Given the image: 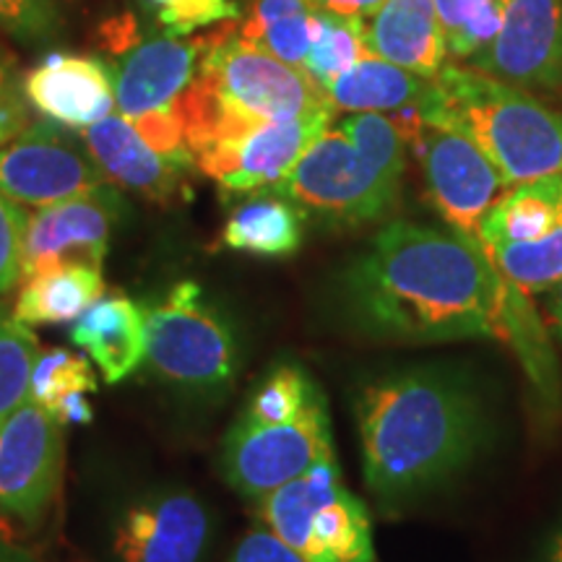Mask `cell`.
I'll return each mask as SVG.
<instances>
[{"mask_svg":"<svg viewBox=\"0 0 562 562\" xmlns=\"http://www.w3.org/2000/svg\"><path fill=\"white\" fill-rule=\"evenodd\" d=\"M362 474L383 510L435 495L480 459L492 419L480 383L453 364H412L357 396Z\"/></svg>","mask_w":562,"mask_h":562,"instance_id":"2","label":"cell"},{"mask_svg":"<svg viewBox=\"0 0 562 562\" xmlns=\"http://www.w3.org/2000/svg\"><path fill=\"white\" fill-rule=\"evenodd\" d=\"M157 21L167 37H188L220 21H240V9L232 0H170L157 9Z\"/></svg>","mask_w":562,"mask_h":562,"instance_id":"34","label":"cell"},{"mask_svg":"<svg viewBox=\"0 0 562 562\" xmlns=\"http://www.w3.org/2000/svg\"><path fill=\"white\" fill-rule=\"evenodd\" d=\"M547 323L552 326V331L562 339V279L552 290H547Z\"/></svg>","mask_w":562,"mask_h":562,"instance_id":"41","label":"cell"},{"mask_svg":"<svg viewBox=\"0 0 562 562\" xmlns=\"http://www.w3.org/2000/svg\"><path fill=\"white\" fill-rule=\"evenodd\" d=\"M26 214L19 203L0 195V294H9L24 281Z\"/></svg>","mask_w":562,"mask_h":562,"instance_id":"35","label":"cell"},{"mask_svg":"<svg viewBox=\"0 0 562 562\" xmlns=\"http://www.w3.org/2000/svg\"><path fill=\"white\" fill-rule=\"evenodd\" d=\"M66 425L26 398L0 425V513L37 524L50 508L63 476Z\"/></svg>","mask_w":562,"mask_h":562,"instance_id":"10","label":"cell"},{"mask_svg":"<svg viewBox=\"0 0 562 562\" xmlns=\"http://www.w3.org/2000/svg\"><path fill=\"white\" fill-rule=\"evenodd\" d=\"M313 9L318 11H331L341 13V16H357V19H370L385 0H311Z\"/></svg>","mask_w":562,"mask_h":562,"instance_id":"39","label":"cell"},{"mask_svg":"<svg viewBox=\"0 0 562 562\" xmlns=\"http://www.w3.org/2000/svg\"><path fill=\"white\" fill-rule=\"evenodd\" d=\"M484 252L513 286L526 294L547 292L562 279V222L539 240L492 243L484 245Z\"/></svg>","mask_w":562,"mask_h":562,"instance_id":"27","label":"cell"},{"mask_svg":"<svg viewBox=\"0 0 562 562\" xmlns=\"http://www.w3.org/2000/svg\"><path fill=\"white\" fill-rule=\"evenodd\" d=\"M503 334L521 355L524 368L537 385L547 404H558L560 381L558 364L547 341L544 326L531 305V294H526L503 279Z\"/></svg>","mask_w":562,"mask_h":562,"instance_id":"25","label":"cell"},{"mask_svg":"<svg viewBox=\"0 0 562 562\" xmlns=\"http://www.w3.org/2000/svg\"><path fill=\"white\" fill-rule=\"evenodd\" d=\"M351 323L375 341L427 347L503 334V277L472 237L389 222L344 273Z\"/></svg>","mask_w":562,"mask_h":562,"instance_id":"1","label":"cell"},{"mask_svg":"<svg viewBox=\"0 0 562 562\" xmlns=\"http://www.w3.org/2000/svg\"><path fill=\"white\" fill-rule=\"evenodd\" d=\"M271 188L305 214L347 227L381 222L402 191L339 128L315 138L297 165Z\"/></svg>","mask_w":562,"mask_h":562,"instance_id":"8","label":"cell"},{"mask_svg":"<svg viewBox=\"0 0 562 562\" xmlns=\"http://www.w3.org/2000/svg\"><path fill=\"white\" fill-rule=\"evenodd\" d=\"M89 157L112 186L125 188L154 203H170L186 188L193 165L167 157L136 131L121 112H110L100 123L81 131Z\"/></svg>","mask_w":562,"mask_h":562,"instance_id":"17","label":"cell"},{"mask_svg":"<svg viewBox=\"0 0 562 562\" xmlns=\"http://www.w3.org/2000/svg\"><path fill=\"white\" fill-rule=\"evenodd\" d=\"M97 389L100 383L87 357L63 347L40 349L32 368L30 398L45 406L47 412L58 409L63 398L74 393H94Z\"/></svg>","mask_w":562,"mask_h":562,"instance_id":"30","label":"cell"},{"mask_svg":"<svg viewBox=\"0 0 562 562\" xmlns=\"http://www.w3.org/2000/svg\"><path fill=\"white\" fill-rule=\"evenodd\" d=\"M0 562H32L24 552L13 550V547L0 542Z\"/></svg>","mask_w":562,"mask_h":562,"instance_id":"44","label":"cell"},{"mask_svg":"<svg viewBox=\"0 0 562 562\" xmlns=\"http://www.w3.org/2000/svg\"><path fill=\"white\" fill-rule=\"evenodd\" d=\"M0 100H21L16 76H13L9 60L3 55H0Z\"/></svg>","mask_w":562,"mask_h":562,"instance_id":"42","label":"cell"},{"mask_svg":"<svg viewBox=\"0 0 562 562\" xmlns=\"http://www.w3.org/2000/svg\"><path fill=\"white\" fill-rule=\"evenodd\" d=\"M149 3H151V5H157V9H161V5L170 3V0H149Z\"/></svg>","mask_w":562,"mask_h":562,"instance_id":"45","label":"cell"},{"mask_svg":"<svg viewBox=\"0 0 562 562\" xmlns=\"http://www.w3.org/2000/svg\"><path fill=\"white\" fill-rule=\"evenodd\" d=\"M351 144L381 170L385 178L402 186L406 172V136L385 112H351L336 125Z\"/></svg>","mask_w":562,"mask_h":562,"instance_id":"31","label":"cell"},{"mask_svg":"<svg viewBox=\"0 0 562 562\" xmlns=\"http://www.w3.org/2000/svg\"><path fill=\"white\" fill-rule=\"evenodd\" d=\"M446 30L448 53L472 58L501 30L505 0H432Z\"/></svg>","mask_w":562,"mask_h":562,"instance_id":"32","label":"cell"},{"mask_svg":"<svg viewBox=\"0 0 562 562\" xmlns=\"http://www.w3.org/2000/svg\"><path fill=\"white\" fill-rule=\"evenodd\" d=\"M26 112L21 100H0V146L9 144L11 138H16L24 131Z\"/></svg>","mask_w":562,"mask_h":562,"instance_id":"40","label":"cell"},{"mask_svg":"<svg viewBox=\"0 0 562 562\" xmlns=\"http://www.w3.org/2000/svg\"><path fill=\"white\" fill-rule=\"evenodd\" d=\"M331 456H336L331 417L321 393L292 419L273 425H245L235 419L224 438L222 474L232 490L261 501Z\"/></svg>","mask_w":562,"mask_h":562,"instance_id":"9","label":"cell"},{"mask_svg":"<svg viewBox=\"0 0 562 562\" xmlns=\"http://www.w3.org/2000/svg\"><path fill=\"white\" fill-rule=\"evenodd\" d=\"M110 182L58 123L42 121L0 146V195L19 206H50Z\"/></svg>","mask_w":562,"mask_h":562,"instance_id":"12","label":"cell"},{"mask_svg":"<svg viewBox=\"0 0 562 562\" xmlns=\"http://www.w3.org/2000/svg\"><path fill=\"white\" fill-rule=\"evenodd\" d=\"M469 63L518 89H562V0H505L501 30Z\"/></svg>","mask_w":562,"mask_h":562,"instance_id":"15","label":"cell"},{"mask_svg":"<svg viewBox=\"0 0 562 562\" xmlns=\"http://www.w3.org/2000/svg\"><path fill=\"white\" fill-rule=\"evenodd\" d=\"M146 311V362L182 389H227L237 372V341L229 323L203 300L193 281H180Z\"/></svg>","mask_w":562,"mask_h":562,"instance_id":"6","label":"cell"},{"mask_svg":"<svg viewBox=\"0 0 562 562\" xmlns=\"http://www.w3.org/2000/svg\"><path fill=\"white\" fill-rule=\"evenodd\" d=\"M229 562H305L269 529H252L237 542Z\"/></svg>","mask_w":562,"mask_h":562,"instance_id":"37","label":"cell"},{"mask_svg":"<svg viewBox=\"0 0 562 562\" xmlns=\"http://www.w3.org/2000/svg\"><path fill=\"white\" fill-rule=\"evenodd\" d=\"M315 396H321L318 383L300 364H277L250 393L248 404L237 422L245 425H273L297 417Z\"/></svg>","mask_w":562,"mask_h":562,"instance_id":"28","label":"cell"},{"mask_svg":"<svg viewBox=\"0 0 562 562\" xmlns=\"http://www.w3.org/2000/svg\"><path fill=\"white\" fill-rule=\"evenodd\" d=\"M305 237V211L273 188L252 191L232 209L220 240L224 248L258 258H290Z\"/></svg>","mask_w":562,"mask_h":562,"instance_id":"21","label":"cell"},{"mask_svg":"<svg viewBox=\"0 0 562 562\" xmlns=\"http://www.w3.org/2000/svg\"><path fill=\"white\" fill-rule=\"evenodd\" d=\"M315 11L318 9L294 13V16H286L277 21V24L266 26V30L258 34L256 45H261L263 50L277 55L279 60L290 63L294 68H302L313 45Z\"/></svg>","mask_w":562,"mask_h":562,"instance_id":"36","label":"cell"},{"mask_svg":"<svg viewBox=\"0 0 562 562\" xmlns=\"http://www.w3.org/2000/svg\"><path fill=\"white\" fill-rule=\"evenodd\" d=\"M412 146L419 154L427 193L442 220L480 243L482 220L510 191L508 182L459 131L425 123Z\"/></svg>","mask_w":562,"mask_h":562,"instance_id":"11","label":"cell"},{"mask_svg":"<svg viewBox=\"0 0 562 562\" xmlns=\"http://www.w3.org/2000/svg\"><path fill=\"white\" fill-rule=\"evenodd\" d=\"M430 81L378 55L357 60L339 79L328 83L326 97L334 110L347 112H402L425 102Z\"/></svg>","mask_w":562,"mask_h":562,"instance_id":"22","label":"cell"},{"mask_svg":"<svg viewBox=\"0 0 562 562\" xmlns=\"http://www.w3.org/2000/svg\"><path fill=\"white\" fill-rule=\"evenodd\" d=\"M562 222V175L521 182L487 211L480 227V245L531 243Z\"/></svg>","mask_w":562,"mask_h":562,"instance_id":"24","label":"cell"},{"mask_svg":"<svg viewBox=\"0 0 562 562\" xmlns=\"http://www.w3.org/2000/svg\"><path fill=\"white\" fill-rule=\"evenodd\" d=\"M21 94L47 121L83 131L115 112V74L97 58L53 53L24 76Z\"/></svg>","mask_w":562,"mask_h":562,"instance_id":"18","label":"cell"},{"mask_svg":"<svg viewBox=\"0 0 562 562\" xmlns=\"http://www.w3.org/2000/svg\"><path fill=\"white\" fill-rule=\"evenodd\" d=\"M0 30L24 45L55 40L63 30L58 0H0Z\"/></svg>","mask_w":562,"mask_h":562,"instance_id":"33","label":"cell"},{"mask_svg":"<svg viewBox=\"0 0 562 562\" xmlns=\"http://www.w3.org/2000/svg\"><path fill=\"white\" fill-rule=\"evenodd\" d=\"M40 355L32 326L0 307V425L30 398L34 360Z\"/></svg>","mask_w":562,"mask_h":562,"instance_id":"29","label":"cell"},{"mask_svg":"<svg viewBox=\"0 0 562 562\" xmlns=\"http://www.w3.org/2000/svg\"><path fill=\"white\" fill-rule=\"evenodd\" d=\"M258 516L305 562H381L370 513L344 484L336 456L263 495Z\"/></svg>","mask_w":562,"mask_h":562,"instance_id":"5","label":"cell"},{"mask_svg":"<svg viewBox=\"0 0 562 562\" xmlns=\"http://www.w3.org/2000/svg\"><path fill=\"white\" fill-rule=\"evenodd\" d=\"M331 117L334 110H321L292 121L256 125L243 136L206 146L195 154L193 165L224 193L263 191L277 186L313 140L331 128Z\"/></svg>","mask_w":562,"mask_h":562,"instance_id":"14","label":"cell"},{"mask_svg":"<svg viewBox=\"0 0 562 562\" xmlns=\"http://www.w3.org/2000/svg\"><path fill=\"white\" fill-rule=\"evenodd\" d=\"M209 513L191 492H157L123 513L112 550L121 562H201Z\"/></svg>","mask_w":562,"mask_h":562,"instance_id":"16","label":"cell"},{"mask_svg":"<svg viewBox=\"0 0 562 562\" xmlns=\"http://www.w3.org/2000/svg\"><path fill=\"white\" fill-rule=\"evenodd\" d=\"M201 53L203 40L165 34L131 47L115 74V110L154 149L188 165H193V157L186 140L182 97L195 79Z\"/></svg>","mask_w":562,"mask_h":562,"instance_id":"7","label":"cell"},{"mask_svg":"<svg viewBox=\"0 0 562 562\" xmlns=\"http://www.w3.org/2000/svg\"><path fill=\"white\" fill-rule=\"evenodd\" d=\"M305 11H313L311 0H250V16L237 26V32H240L245 40L256 42L258 34H261L266 26Z\"/></svg>","mask_w":562,"mask_h":562,"instance_id":"38","label":"cell"},{"mask_svg":"<svg viewBox=\"0 0 562 562\" xmlns=\"http://www.w3.org/2000/svg\"><path fill=\"white\" fill-rule=\"evenodd\" d=\"M368 47L378 58L435 79L446 66L448 40L432 0H385L370 16Z\"/></svg>","mask_w":562,"mask_h":562,"instance_id":"20","label":"cell"},{"mask_svg":"<svg viewBox=\"0 0 562 562\" xmlns=\"http://www.w3.org/2000/svg\"><path fill=\"white\" fill-rule=\"evenodd\" d=\"M70 341L110 385L123 383L146 360V311L123 292H104L70 326Z\"/></svg>","mask_w":562,"mask_h":562,"instance_id":"19","label":"cell"},{"mask_svg":"<svg viewBox=\"0 0 562 562\" xmlns=\"http://www.w3.org/2000/svg\"><path fill=\"white\" fill-rule=\"evenodd\" d=\"M104 294L102 266H55L21 284L13 318L26 326H60L74 323L94 300Z\"/></svg>","mask_w":562,"mask_h":562,"instance_id":"23","label":"cell"},{"mask_svg":"<svg viewBox=\"0 0 562 562\" xmlns=\"http://www.w3.org/2000/svg\"><path fill=\"white\" fill-rule=\"evenodd\" d=\"M123 214L121 188L112 182L37 209L26 220L24 279L66 263L102 266Z\"/></svg>","mask_w":562,"mask_h":562,"instance_id":"13","label":"cell"},{"mask_svg":"<svg viewBox=\"0 0 562 562\" xmlns=\"http://www.w3.org/2000/svg\"><path fill=\"white\" fill-rule=\"evenodd\" d=\"M235 24L227 21L222 32L203 40L199 70L182 97L191 157L256 125L334 110L305 70L245 40Z\"/></svg>","mask_w":562,"mask_h":562,"instance_id":"3","label":"cell"},{"mask_svg":"<svg viewBox=\"0 0 562 562\" xmlns=\"http://www.w3.org/2000/svg\"><path fill=\"white\" fill-rule=\"evenodd\" d=\"M419 115L427 125L467 136L508 186L562 175L560 112L472 66H442Z\"/></svg>","mask_w":562,"mask_h":562,"instance_id":"4","label":"cell"},{"mask_svg":"<svg viewBox=\"0 0 562 562\" xmlns=\"http://www.w3.org/2000/svg\"><path fill=\"white\" fill-rule=\"evenodd\" d=\"M544 562H562V524H560V529L552 533L550 544H547Z\"/></svg>","mask_w":562,"mask_h":562,"instance_id":"43","label":"cell"},{"mask_svg":"<svg viewBox=\"0 0 562 562\" xmlns=\"http://www.w3.org/2000/svg\"><path fill=\"white\" fill-rule=\"evenodd\" d=\"M368 24L364 19L341 16L331 11H315L313 45L305 58V70L318 87L326 91L328 83L339 79L344 70L355 66L357 60L368 58Z\"/></svg>","mask_w":562,"mask_h":562,"instance_id":"26","label":"cell"}]
</instances>
